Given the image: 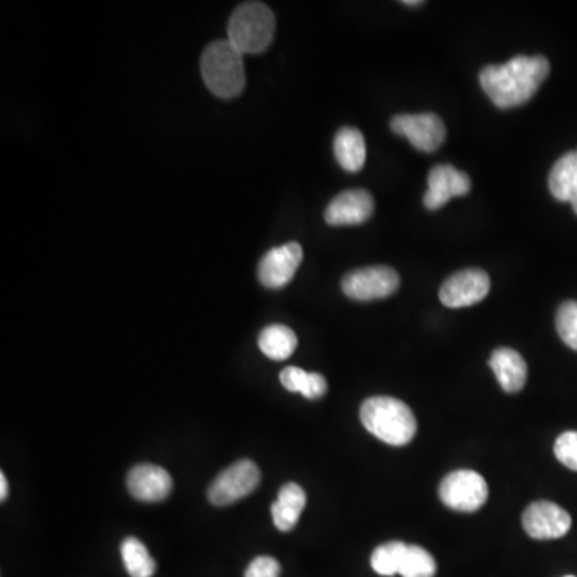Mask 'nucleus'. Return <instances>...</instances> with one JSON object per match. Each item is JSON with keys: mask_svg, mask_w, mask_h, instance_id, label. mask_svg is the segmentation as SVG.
<instances>
[{"mask_svg": "<svg viewBox=\"0 0 577 577\" xmlns=\"http://www.w3.org/2000/svg\"><path fill=\"white\" fill-rule=\"evenodd\" d=\"M281 565L273 557H257L247 566L244 577H279Z\"/></svg>", "mask_w": 577, "mask_h": 577, "instance_id": "26", "label": "nucleus"}, {"mask_svg": "<svg viewBox=\"0 0 577 577\" xmlns=\"http://www.w3.org/2000/svg\"><path fill=\"white\" fill-rule=\"evenodd\" d=\"M307 505V494L297 483H286L279 489L278 499L271 505V517L276 528L283 533L292 531L299 523L300 515Z\"/></svg>", "mask_w": 577, "mask_h": 577, "instance_id": "16", "label": "nucleus"}, {"mask_svg": "<svg viewBox=\"0 0 577 577\" xmlns=\"http://www.w3.org/2000/svg\"><path fill=\"white\" fill-rule=\"evenodd\" d=\"M260 478L262 475L259 467L252 460H238L212 481L207 496L217 507L235 504L254 493L255 488L260 485Z\"/></svg>", "mask_w": 577, "mask_h": 577, "instance_id": "6", "label": "nucleus"}, {"mask_svg": "<svg viewBox=\"0 0 577 577\" xmlns=\"http://www.w3.org/2000/svg\"><path fill=\"white\" fill-rule=\"evenodd\" d=\"M174 488L169 472L158 465L140 464L127 477L129 493L142 502H161Z\"/></svg>", "mask_w": 577, "mask_h": 577, "instance_id": "13", "label": "nucleus"}, {"mask_svg": "<svg viewBox=\"0 0 577 577\" xmlns=\"http://www.w3.org/2000/svg\"><path fill=\"white\" fill-rule=\"evenodd\" d=\"M259 347L270 360L284 361L291 358L297 348V335L291 327L273 324L260 332Z\"/></svg>", "mask_w": 577, "mask_h": 577, "instance_id": "19", "label": "nucleus"}, {"mask_svg": "<svg viewBox=\"0 0 577 577\" xmlns=\"http://www.w3.org/2000/svg\"><path fill=\"white\" fill-rule=\"evenodd\" d=\"M497 382L507 393L520 392L528 379V366L523 356L512 348H497L489 358Z\"/></svg>", "mask_w": 577, "mask_h": 577, "instance_id": "15", "label": "nucleus"}, {"mask_svg": "<svg viewBox=\"0 0 577 577\" xmlns=\"http://www.w3.org/2000/svg\"><path fill=\"white\" fill-rule=\"evenodd\" d=\"M374 212V199L366 190H348L332 199L327 206L326 222L332 226L361 225Z\"/></svg>", "mask_w": 577, "mask_h": 577, "instance_id": "14", "label": "nucleus"}, {"mask_svg": "<svg viewBox=\"0 0 577 577\" xmlns=\"http://www.w3.org/2000/svg\"><path fill=\"white\" fill-rule=\"evenodd\" d=\"M281 385L287 392L300 393L307 400H319L327 392V382L321 374L303 371L297 366H289L279 374Z\"/></svg>", "mask_w": 577, "mask_h": 577, "instance_id": "20", "label": "nucleus"}, {"mask_svg": "<svg viewBox=\"0 0 577 577\" xmlns=\"http://www.w3.org/2000/svg\"><path fill=\"white\" fill-rule=\"evenodd\" d=\"M395 134L408 138L416 150L433 153L446 140V127L440 116L433 113L398 114L390 122Z\"/></svg>", "mask_w": 577, "mask_h": 577, "instance_id": "8", "label": "nucleus"}, {"mask_svg": "<svg viewBox=\"0 0 577 577\" xmlns=\"http://www.w3.org/2000/svg\"><path fill=\"white\" fill-rule=\"evenodd\" d=\"M440 499L457 512H477L488 501V485L475 470H456L441 481Z\"/></svg>", "mask_w": 577, "mask_h": 577, "instance_id": "5", "label": "nucleus"}, {"mask_svg": "<svg viewBox=\"0 0 577 577\" xmlns=\"http://www.w3.org/2000/svg\"><path fill=\"white\" fill-rule=\"evenodd\" d=\"M275 29V15L268 5L262 2H246L239 5L231 15L228 41L243 55L260 53L270 47L275 37Z\"/></svg>", "mask_w": 577, "mask_h": 577, "instance_id": "4", "label": "nucleus"}, {"mask_svg": "<svg viewBox=\"0 0 577 577\" xmlns=\"http://www.w3.org/2000/svg\"><path fill=\"white\" fill-rule=\"evenodd\" d=\"M404 5H412V7H417V5H422L424 4V2H420V0H412V2H409V0H404L403 2Z\"/></svg>", "mask_w": 577, "mask_h": 577, "instance_id": "28", "label": "nucleus"}, {"mask_svg": "<svg viewBox=\"0 0 577 577\" xmlns=\"http://www.w3.org/2000/svg\"><path fill=\"white\" fill-rule=\"evenodd\" d=\"M491 289L486 271L469 268L449 276L440 289V300L444 307L465 308L477 305L485 299Z\"/></svg>", "mask_w": 577, "mask_h": 577, "instance_id": "9", "label": "nucleus"}, {"mask_svg": "<svg viewBox=\"0 0 577 577\" xmlns=\"http://www.w3.org/2000/svg\"><path fill=\"white\" fill-rule=\"evenodd\" d=\"M557 331L560 339L577 352V302L560 305L557 311Z\"/></svg>", "mask_w": 577, "mask_h": 577, "instance_id": "24", "label": "nucleus"}, {"mask_svg": "<svg viewBox=\"0 0 577 577\" xmlns=\"http://www.w3.org/2000/svg\"><path fill=\"white\" fill-rule=\"evenodd\" d=\"M408 550V544L401 541L387 542L374 550L371 566L380 576L390 577L400 574L401 563Z\"/></svg>", "mask_w": 577, "mask_h": 577, "instance_id": "22", "label": "nucleus"}, {"mask_svg": "<svg viewBox=\"0 0 577 577\" xmlns=\"http://www.w3.org/2000/svg\"><path fill=\"white\" fill-rule=\"evenodd\" d=\"M472 182L469 175L449 164L433 167L428 174V190L424 194V206L428 210H438L452 198L469 194Z\"/></svg>", "mask_w": 577, "mask_h": 577, "instance_id": "11", "label": "nucleus"}, {"mask_svg": "<svg viewBox=\"0 0 577 577\" xmlns=\"http://www.w3.org/2000/svg\"><path fill=\"white\" fill-rule=\"evenodd\" d=\"M303 251L299 243H287L265 254L259 265V279L268 289H281L294 279L302 263Z\"/></svg>", "mask_w": 577, "mask_h": 577, "instance_id": "12", "label": "nucleus"}, {"mask_svg": "<svg viewBox=\"0 0 577 577\" xmlns=\"http://www.w3.org/2000/svg\"><path fill=\"white\" fill-rule=\"evenodd\" d=\"M121 557L130 577H153L156 573V561L137 537L122 542Z\"/></svg>", "mask_w": 577, "mask_h": 577, "instance_id": "21", "label": "nucleus"}, {"mask_svg": "<svg viewBox=\"0 0 577 577\" xmlns=\"http://www.w3.org/2000/svg\"><path fill=\"white\" fill-rule=\"evenodd\" d=\"M400 287V276L390 267H368L348 273L342 281L343 294L358 302L387 299Z\"/></svg>", "mask_w": 577, "mask_h": 577, "instance_id": "7", "label": "nucleus"}, {"mask_svg": "<svg viewBox=\"0 0 577 577\" xmlns=\"http://www.w3.org/2000/svg\"><path fill=\"white\" fill-rule=\"evenodd\" d=\"M549 188L553 198L569 202L577 215V150L563 154L550 170Z\"/></svg>", "mask_w": 577, "mask_h": 577, "instance_id": "17", "label": "nucleus"}, {"mask_svg": "<svg viewBox=\"0 0 577 577\" xmlns=\"http://www.w3.org/2000/svg\"><path fill=\"white\" fill-rule=\"evenodd\" d=\"M335 159L343 170L350 174L360 172L366 162V142L363 134L355 127H343L334 140Z\"/></svg>", "mask_w": 577, "mask_h": 577, "instance_id": "18", "label": "nucleus"}, {"mask_svg": "<svg viewBox=\"0 0 577 577\" xmlns=\"http://www.w3.org/2000/svg\"><path fill=\"white\" fill-rule=\"evenodd\" d=\"M435 558L419 545H408L400 574L403 577H435Z\"/></svg>", "mask_w": 577, "mask_h": 577, "instance_id": "23", "label": "nucleus"}, {"mask_svg": "<svg viewBox=\"0 0 577 577\" xmlns=\"http://www.w3.org/2000/svg\"><path fill=\"white\" fill-rule=\"evenodd\" d=\"M361 422L371 435L390 446H404L416 436L417 420L408 404L392 396H372L364 401Z\"/></svg>", "mask_w": 577, "mask_h": 577, "instance_id": "2", "label": "nucleus"}, {"mask_svg": "<svg viewBox=\"0 0 577 577\" xmlns=\"http://www.w3.org/2000/svg\"><path fill=\"white\" fill-rule=\"evenodd\" d=\"M549 73L550 63L547 58L541 55H518L505 65H491L481 69L480 84L497 108H517L536 95Z\"/></svg>", "mask_w": 577, "mask_h": 577, "instance_id": "1", "label": "nucleus"}, {"mask_svg": "<svg viewBox=\"0 0 577 577\" xmlns=\"http://www.w3.org/2000/svg\"><path fill=\"white\" fill-rule=\"evenodd\" d=\"M523 528L537 541L560 539L568 534L571 517L566 510L553 502H534L523 513Z\"/></svg>", "mask_w": 577, "mask_h": 577, "instance_id": "10", "label": "nucleus"}, {"mask_svg": "<svg viewBox=\"0 0 577 577\" xmlns=\"http://www.w3.org/2000/svg\"><path fill=\"white\" fill-rule=\"evenodd\" d=\"M555 456L569 470L577 472V432H565L555 441Z\"/></svg>", "mask_w": 577, "mask_h": 577, "instance_id": "25", "label": "nucleus"}, {"mask_svg": "<svg viewBox=\"0 0 577 577\" xmlns=\"http://www.w3.org/2000/svg\"><path fill=\"white\" fill-rule=\"evenodd\" d=\"M7 496H9V481H7L4 473H2V475H0V499L5 501Z\"/></svg>", "mask_w": 577, "mask_h": 577, "instance_id": "27", "label": "nucleus"}, {"mask_svg": "<svg viewBox=\"0 0 577 577\" xmlns=\"http://www.w3.org/2000/svg\"><path fill=\"white\" fill-rule=\"evenodd\" d=\"M565 577H574V576H565Z\"/></svg>", "mask_w": 577, "mask_h": 577, "instance_id": "29", "label": "nucleus"}, {"mask_svg": "<svg viewBox=\"0 0 577 577\" xmlns=\"http://www.w3.org/2000/svg\"><path fill=\"white\" fill-rule=\"evenodd\" d=\"M201 73L207 89L220 98L238 97L246 85L243 53L230 41L212 42L204 50Z\"/></svg>", "mask_w": 577, "mask_h": 577, "instance_id": "3", "label": "nucleus"}]
</instances>
